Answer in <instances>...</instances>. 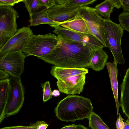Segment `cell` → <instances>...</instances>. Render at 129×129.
<instances>
[{"instance_id": "32", "label": "cell", "mask_w": 129, "mask_h": 129, "mask_svg": "<svg viewBox=\"0 0 129 129\" xmlns=\"http://www.w3.org/2000/svg\"><path fill=\"white\" fill-rule=\"evenodd\" d=\"M114 7L119 9L122 7L121 0H111Z\"/></svg>"}, {"instance_id": "30", "label": "cell", "mask_w": 129, "mask_h": 129, "mask_svg": "<svg viewBox=\"0 0 129 129\" xmlns=\"http://www.w3.org/2000/svg\"><path fill=\"white\" fill-rule=\"evenodd\" d=\"M0 129H36L35 128L30 126H17L7 127H3Z\"/></svg>"}, {"instance_id": "5", "label": "cell", "mask_w": 129, "mask_h": 129, "mask_svg": "<svg viewBox=\"0 0 129 129\" xmlns=\"http://www.w3.org/2000/svg\"><path fill=\"white\" fill-rule=\"evenodd\" d=\"M18 12L13 7L0 6V48L16 33Z\"/></svg>"}, {"instance_id": "2", "label": "cell", "mask_w": 129, "mask_h": 129, "mask_svg": "<svg viewBox=\"0 0 129 129\" xmlns=\"http://www.w3.org/2000/svg\"><path fill=\"white\" fill-rule=\"evenodd\" d=\"M91 100L76 95H69L59 102L54 111L56 117L62 121L75 122L88 119L93 112Z\"/></svg>"}, {"instance_id": "3", "label": "cell", "mask_w": 129, "mask_h": 129, "mask_svg": "<svg viewBox=\"0 0 129 129\" xmlns=\"http://www.w3.org/2000/svg\"><path fill=\"white\" fill-rule=\"evenodd\" d=\"M59 39L51 33L43 35H32L22 51L27 56H34L38 57L49 54L57 44Z\"/></svg>"}, {"instance_id": "15", "label": "cell", "mask_w": 129, "mask_h": 129, "mask_svg": "<svg viewBox=\"0 0 129 129\" xmlns=\"http://www.w3.org/2000/svg\"><path fill=\"white\" fill-rule=\"evenodd\" d=\"M121 94L120 103L123 113L129 119V67L120 85Z\"/></svg>"}, {"instance_id": "25", "label": "cell", "mask_w": 129, "mask_h": 129, "mask_svg": "<svg viewBox=\"0 0 129 129\" xmlns=\"http://www.w3.org/2000/svg\"><path fill=\"white\" fill-rule=\"evenodd\" d=\"M41 86L43 89V102H45L52 98V91L50 87V83L49 81H46L44 84H41Z\"/></svg>"}, {"instance_id": "16", "label": "cell", "mask_w": 129, "mask_h": 129, "mask_svg": "<svg viewBox=\"0 0 129 129\" xmlns=\"http://www.w3.org/2000/svg\"><path fill=\"white\" fill-rule=\"evenodd\" d=\"M109 57L103 48L93 50L88 68L96 71L103 70L106 65Z\"/></svg>"}, {"instance_id": "8", "label": "cell", "mask_w": 129, "mask_h": 129, "mask_svg": "<svg viewBox=\"0 0 129 129\" xmlns=\"http://www.w3.org/2000/svg\"><path fill=\"white\" fill-rule=\"evenodd\" d=\"M53 32L59 39L70 40L85 44L93 50L105 47L103 44L93 35L74 32L60 25L55 27Z\"/></svg>"}, {"instance_id": "27", "label": "cell", "mask_w": 129, "mask_h": 129, "mask_svg": "<svg viewBox=\"0 0 129 129\" xmlns=\"http://www.w3.org/2000/svg\"><path fill=\"white\" fill-rule=\"evenodd\" d=\"M48 126L49 124L44 121H37L34 123H31L29 126L36 129H46Z\"/></svg>"}, {"instance_id": "18", "label": "cell", "mask_w": 129, "mask_h": 129, "mask_svg": "<svg viewBox=\"0 0 129 129\" xmlns=\"http://www.w3.org/2000/svg\"><path fill=\"white\" fill-rule=\"evenodd\" d=\"M10 91L9 78L0 80V123L5 118V110Z\"/></svg>"}, {"instance_id": "7", "label": "cell", "mask_w": 129, "mask_h": 129, "mask_svg": "<svg viewBox=\"0 0 129 129\" xmlns=\"http://www.w3.org/2000/svg\"><path fill=\"white\" fill-rule=\"evenodd\" d=\"M10 91L7 104L5 118L17 113L24 100V91L21 78L10 76Z\"/></svg>"}, {"instance_id": "36", "label": "cell", "mask_w": 129, "mask_h": 129, "mask_svg": "<svg viewBox=\"0 0 129 129\" xmlns=\"http://www.w3.org/2000/svg\"><path fill=\"white\" fill-rule=\"evenodd\" d=\"M75 129H89L88 127H87L81 124L76 125V128Z\"/></svg>"}, {"instance_id": "23", "label": "cell", "mask_w": 129, "mask_h": 129, "mask_svg": "<svg viewBox=\"0 0 129 129\" xmlns=\"http://www.w3.org/2000/svg\"><path fill=\"white\" fill-rule=\"evenodd\" d=\"M96 0H64L62 5L71 7H83L92 4Z\"/></svg>"}, {"instance_id": "11", "label": "cell", "mask_w": 129, "mask_h": 129, "mask_svg": "<svg viewBox=\"0 0 129 129\" xmlns=\"http://www.w3.org/2000/svg\"><path fill=\"white\" fill-rule=\"evenodd\" d=\"M86 74H81L57 80L58 90L69 95L80 94L84 89L85 83Z\"/></svg>"}, {"instance_id": "6", "label": "cell", "mask_w": 129, "mask_h": 129, "mask_svg": "<svg viewBox=\"0 0 129 129\" xmlns=\"http://www.w3.org/2000/svg\"><path fill=\"white\" fill-rule=\"evenodd\" d=\"M78 13L86 21L93 35L107 47L103 18L97 12L94 8L88 6L80 7Z\"/></svg>"}, {"instance_id": "29", "label": "cell", "mask_w": 129, "mask_h": 129, "mask_svg": "<svg viewBox=\"0 0 129 129\" xmlns=\"http://www.w3.org/2000/svg\"><path fill=\"white\" fill-rule=\"evenodd\" d=\"M43 7H45L48 9L56 4L55 0H40Z\"/></svg>"}, {"instance_id": "12", "label": "cell", "mask_w": 129, "mask_h": 129, "mask_svg": "<svg viewBox=\"0 0 129 129\" xmlns=\"http://www.w3.org/2000/svg\"><path fill=\"white\" fill-rule=\"evenodd\" d=\"M80 8L69 7L63 5L56 4L47 9V13L49 18L60 24L76 15Z\"/></svg>"}, {"instance_id": "34", "label": "cell", "mask_w": 129, "mask_h": 129, "mask_svg": "<svg viewBox=\"0 0 129 129\" xmlns=\"http://www.w3.org/2000/svg\"><path fill=\"white\" fill-rule=\"evenodd\" d=\"M76 128V125L73 124L70 125H66L60 129H75Z\"/></svg>"}, {"instance_id": "26", "label": "cell", "mask_w": 129, "mask_h": 129, "mask_svg": "<svg viewBox=\"0 0 129 129\" xmlns=\"http://www.w3.org/2000/svg\"><path fill=\"white\" fill-rule=\"evenodd\" d=\"M122 117L120 113H118V117L116 122V129H129V119L128 118L125 121Z\"/></svg>"}, {"instance_id": "14", "label": "cell", "mask_w": 129, "mask_h": 129, "mask_svg": "<svg viewBox=\"0 0 129 129\" xmlns=\"http://www.w3.org/2000/svg\"><path fill=\"white\" fill-rule=\"evenodd\" d=\"M117 64L114 61L112 62H107L106 66L109 77L111 88L115 102L117 117H118L119 109L121 105L119 102L118 97L117 75L118 70Z\"/></svg>"}, {"instance_id": "33", "label": "cell", "mask_w": 129, "mask_h": 129, "mask_svg": "<svg viewBox=\"0 0 129 129\" xmlns=\"http://www.w3.org/2000/svg\"><path fill=\"white\" fill-rule=\"evenodd\" d=\"M0 71V80L9 78L10 75L9 74L1 70Z\"/></svg>"}, {"instance_id": "19", "label": "cell", "mask_w": 129, "mask_h": 129, "mask_svg": "<svg viewBox=\"0 0 129 129\" xmlns=\"http://www.w3.org/2000/svg\"><path fill=\"white\" fill-rule=\"evenodd\" d=\"M30 24L28 27L36 26L43 24H47L54 28L59 23L49 18L47 13V9L45 8L41 11L34 13L30 18Z\"/></svg>"}, {"instance_id": "10", "label": "cell", "mask_w": 129, "mask_h": 129, "mask_svg": "<svg viewBox=\"0 0 129 129\" xmlns=\"http://www.w3.org/2000/svg\"><path fill=\"white\" fill-rule=\"evenodd\" d=\"M26 55L20 51L8 54L0 58V68L10 76L20 78L24 69Z\"/></svg>"}, {"instance_id": "31", "label": "cell", "mask_w": 129, "mask_h": 129, "mask_svg": "<svg viewBox=\"0 0 129 129\" xmlns=\"http://www.w3.org/2000/svg\"><path fill=\"white\" fill-rule=\"evenodd\" d=\"M121 3L124 12H129V0H121Z\"/></svg>"}, {"instance_id": "13", "label": "cell", "mask_w": 129, "mask_h": 129, "mask_svg": "<svg viewBox=\"0 0 129 129\" xmlns=\"http://www.w3.org/2000/svg\"><path fill=\"white\" fill-rule=\"evenodd\" d=\"M59 25L74 32L93 35L86 21L78 13L73 18L60 23Z\"/></svg>"}, {"instance_id": "21", "label": "cell", "mask_w": 129, "mask_h": 129, "mask_svg": "<svg viewBox=\"0 0 129 129\" xmlns=\"http://www.w3.org/2000/svg\"><path fill=\"white\" fill-rule=\"evenodd\" d=\"M88 119V126L91 129H110L100 117L94 112L92 113Z\"/></svg>"}, {"instance_id": "1", "label": "cell", "mask_w": 129, "mask_h": 129, "mask_svg": "<svg viewBox=\"0 0 129 129\" xmlns=\"http://www.w3.org/2000/svg\"><path fill=\"white\" fill-rule=\"evenodd\" d=\"M93 51L85 44L59 39L57 44L49 54L38 58L59 67L86 68H88Z\"/></svg>"}, {"instance_id": "17", "label": "cell", "mask_w": 129, "mask_h": 129, "mask_svg": "<svg viewBox=\"0 0 129 129\" xmlns=\"http://www.w3.org/2000/svg\"><path fill=\"white\" fill-rule=\"evenodd\" d=\"M88 72L86 68H62L53 66L51 67L50 73L57 80L81 74H86Z\"/></svg>"}, {"instance_id": "20", "label": "cell", "mask_w": 129, "mask_h": 129, "mask_svg": "<svg viewBox=\"0 0 129 129\" xmlns=\"http://www.w3.org/2000/svg\"><path fill=\"white\" fill-rule=\"evenodd\" d=\"M114 7L111 0H106L94 8L97 13L103 19L110 20V15Z\"/></svg>"}, {"instance_id": "28", "label": "cell", "mask_w": 129, "mask_h": 129, "mask_svg": "<svg viewBox=\"0 0 129 129\" xmlns=\"http://www.w3.org/2000/svg\"><path fill=\"white\" fill-rule=\"evenodd\" d=\"M23 0H0V6H11L13 7L15 4Z\"/></svg>"}, {"instance_id": "22", "label": "cell", "mask_w": 129, "mask_h": 129, "mask_svg": "<svg viewBox=\"0 0 129 129\" xmlns=\"http://www.w3.org/2000/svg\"><path fill=\"white\" fill-rule=\"evenodd\" d=\"M23 2L29 15V18L36 11L43 7L41 5L40 0H23Z\"/></svg>"}, {"instance_id": "35", "label": "cell", "mask_w": 129, "mask_h": 129, "mask_svg": "<svg viewBox=\"0 0 129 129\" xmlns=\"http://www.w3.org/2000/svg\"><path fill=\"white\" fill-rule=\"evenodd\" d=\"M60 91L57 89L54 90L52 93V96L54 97H57L60 95Z\"/></svg>"}, {"instance_id": "24", "label": "cell", "mask_w": 129, "mask_h": 129, "mask_svg": "<svg viewBox=\"0 0 129 129\" xmlns=\"http://www.w3.org/2000/svg\"><path fill=\"white\" fill-rule=\"evenodd\" d=\"M119 24L129 33V12H123L118 16Z\"/></svg>"}, {"instance_id": "4", "label": "cell", "mask_w": 129, "mask_h": 129, "mask_svg": "<svg viewBox=\"0 0 129 129\" xmlns=\"http://www.w3.org/2000/svg\"><path fill=\"white\" fill-rule=\"evenodd\" d=\"M105 31L106 42L117 64H123L125 61L121 49V41L124 29L119 24L103 19Z\"/></svg>"}, {"instance_id": "9", "label": "cell", "mask_w": 129, "mask_h": 129, "mask_svg": "<svg viewBox=\"0 0 129 129\" xmlns=\"http://www.w3.org/2000/svg\"><path fill=\"white\" fill-rule=\"evenodd\" d=\"M33 34L28 27L18 29L15 34L0 48V58L7 55L22 51L29 38Z\"/></svg>"}]
</instances>
